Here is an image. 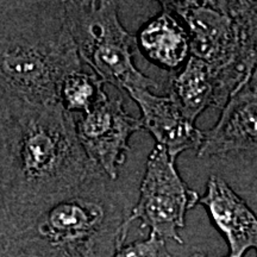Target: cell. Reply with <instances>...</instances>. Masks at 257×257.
<instances>
[{
    "mask_svg": "<svg viewBox=\"0 0 257 257\" xmlns=\"http://www.w3.org/2000/svg\"><path fill=\"white\" fill-rule=\"evenodd\" d=\"M98 172L85 184L24 212L6 249L14 257H113L124 245L133 207Z\"/></svg>",
    "mask_w": 257,
    "mask_h": 257,
    "instance_id": "obj_1",
    "label": "cell"
},
{
    "mask_svg": "<svg viewBox=\"0 0 257 257\" xmlns=\"http://www.w3.org/2000/svg\"><path fill=\"white\" fill-rule=\"evenodd\" d=\"M82 68L64 2L0 0V98L11 113L60 102L61 82Z\"/></svg>",
    "mask_w": 257,
    "mask_h": 257,
    "instance_id": "obj_2",
    "label": "cell"
},
{
    "mask_svg": "<svg viewBox=\"0 0 257 257\" xmlns=\"http://www.w3.org/2000/svg\"><path fill=\"white\" fill-rule=\"evenodd\" d=\"M6 144L14 224L24 212L100 172L80 143L73 114L61 102L25 105L12 112Z\"/></svg>",
    "mask_w": 257,
    "mask_h": 257,
    "instance_id": "obj_3",
    "label": "cell"
},
{
    "mask_svg": "<svg viewBox=\"0 0 257 257\" xmlns=\"http://www.w3.org/2000/svg\"><path fill=\"white\" fill-rule=\"evenodd\" d=\"M187 27L191 55L206 62L225 101L250 81L257 66V2H161Z\"/></svg>",
    "mask_w": 257,
    "mask_h": 257,
    "instance_id": "obj_4",
    "label": "cell"
},
{
    "mask_svg": "<svg viewBox=\"0 0 257 257\" xmlns=\"http://www.w3.org/2000/svg\"><path fill=\"white\" fill-rule=\"evenodd\" d=\"M119 2H64L69 30L82 63L120 91L156 89L157 83L134 63L135 36L120 23Z\"/></svg>",
    "mask_w": 257,
    "mask_h": 257,
    "instance_id": "obj_5",
    "label": "cell"
},
{
    "mask_svg": "<svg viewBox=\"0 0 257 257\" xmlns=\"http://www.w3.org/2000/svg\"><path fill=\"white\" fill-rule=\"evenodd\" d=\"M199 194L181 179L175 162L165 148L155 146L148 157L140 198L133 207L130 223L140 220L143 229L162 239L184 244L179 230L186 214L199 204Z\"/></svg>",
    "mask_w": 257,
    "mask_h": 257,
    "instance_id": "obj_6",
    "label": "cell"
},
{
    "mask_svg": "<svg viewBox=\"0 0 257 257\" xmlns=\"http://www.w3.org/2000/svg\"><path fill=\"white\" fill-rule=\"evenodd\" d=\"M142 128L140 118L125 111L120 96L105 98L76 120V134L89 161L112 181L130 152L131 136Z\"/></svg>",
    "mask_w": 257,
    "mask_h": 257,
    "instance_id": "obj_7",
    "label": "cell"
},
{
    "mask_svg": "<svg viewBox=\"0 0 257 257\" xmlns=\"http://www.w3.org/2000/svg\"><path fill=\"white\" fill-rule=\"evenodd\" d=\"M257 149V87L246 83L221 108L214 126L202 131L199 157Z\"/></svg>",
    "mask_w": 257,
    "mask_h": 257,
    "instance_id": "obj_8",
    "label": "cell"
},
{
    "mask_svg": "<svg viewBox=\"0 0 257 257\" xmlns=\"http://www.w3.org/2000/svg\"><path fill=\"white\" fill-rule=\"evenodd\" d=\"M126 93L140 107L142 128L152 135L156 146L165 148L174 162L180 154L200 148L202 131L169 94L160 96L148 89H127Z\"/></svg>",
    "mask_w": 257,
    "mask_h": 257,
    "instance_id": "obj_9",
    "label": "cell"
},
{
    "mask_svg": "<svg viewBox=\"0 0 257 257\" xmlns=\"http://www.w3.org/2000/svg\"><path fill=\"white\" fill-rule=\"evenodd\" d=\"M199 204L223 234L230 256L243 257L250 249L257 251L256 214L220 176L208 178L206 192L199 199Z\"/></svg>",
    "mask_w": 257,
    "mask_h": 257,
    "instance_id": "obj_10",
    "label": "cell"
},
{
    "mask_svg": "<svg viewBox=\"0 0 257 257\" xmlns=\"http://www.w3.org/2000/svg\"><path fill=\"white\" fill-rule=\"evenodd\" d=\"M136 46L153 64L165 70L179 69L191 57V38L168 9L162 10L137 31Z\"/></svg>",
    "mask_w": 257,
    "mask_h": 257,
    "instance_id": "obj_11",
    "label": "cell"
},
{
    "mask_svg": "<svg viewBox=\"0 0 257 257\" xmlns=\"http://www.w3.org/2000/svg\"><path fill=\"white\" fill-rule=\"evenodd\" d=\"M169 95L193 123L208 107L221 110L226 105L210 66L192 55L184 68L170 79Z\"/></svg>",
    "mask_w": 257,
    "mask_h": 257,
    "instance_id": "obj_12",
    "label": "cell"
},
{
    "mask_svg": "<svg viewBox=\"0 0 257 257\" xmlns=\"http://www.w3.org/2000/svg\"><path fill=\"white\" fill-rule=\"evenodd\" d=\"M104 83L93 72L79 69L68 74L61 82L59 100L69 113L85 114L107 98Z\"/></svg>",
    "mask_w": 257,
    "mask_h": 257,
    "instance_id": "obj_13",
    "label": "cell"
},
{
    "mask_svg": "<svg viewBox=\"0 0 257 257\" xmlns=\"http://www.w3.org/2000/svg\"><path fill=\"white\" fill-rule=\"evenodd\" d=\"M14 230V200L9 176L6 137H0V240H8Z\"/></svg>",
    "mask_w": 257,
    "mask_h": 257,
    "instance_id": "obj_14",
    "label": "cell"
},
{
    "mask_svg": "<svg viewBox=\"0 0 257 257\" xmlns=\"http://www.w3.org/2000/svg\"><path fill=\"white\" fill-rule=\"evenodd\" d=\"M113 257H172L167 248L166 240L150 234L147 239H140L121 248Z\"/></svg>",
    "mask_w": 257,
    "mask_h": 257,
    "instance_id": "obj_15",
    "label": "cell"
},
{
    "mask_svg": "<svg viewBox=\"0 0 257 257\" xmlns=\"http://www.w3.org/2000/svg\"><path fill=\"white\" fill-rule=\"evenodd\" d=\"M11 126V112L6 102L0 98V137H6Z\"/></svg>",
    "mask_w": 257,
    "mask_h": 257,
    "instance_id": "obj_16",
    "label": "cell"
},
{
    "mask_svg": "<svg viewBox=\"0 0 257 257\" xmlns=\"http://www.w3.org/2000/svg\"><path fill=\"white\" fill-rule=\"evenodd\" d=\"M0 257H14L6 249V240H0Z\"/></svg>",
    "mask_w": 257,
    "mask_h": 257,
    "instance_id": "obj_17",
    "label": "cell"
},
{
    "mask_svg": "<svg viewBox=\"0 0 257 257\" xmlns=\"http://www.w3.org/2000/svg\"><path fill=\"white\" fill-rule=\"evenodd\" d=\"M249 83H251L252 86H256V87H257V66H256L255 70H253V73H252V75H251V79H250Z\"/></svg>",
    "mask_w": 257,
    "mask_h": 257,
    "instance_id": "obj_18",
    "label": "cell"
},
{
    "mask_svg": "<svg viewBox=\"0 0 257 257\" xmlns=\"http://www.w3.org/2000/svg\"><path fill=\"white\" fill-rule=\"evenodd\" d=\"M191 257H207V255H205V253H200V252H195L194 255H192Z\"/></svg>",
    "mask_w": 257,
    "mask_h": 257,
    "instance_id": "obj_19",
    "label": "cell"
},
{
    "mask_svg": "<svg viewBox=\"0 0 257 257\" xmlns=\"http://www.w3.org/2000/svg\"><path fill=\"white\" fill-rule=\"evenodd\" d=\"M207 257H210V256H208V255H207ZM225 257H232V256H230V255H227V256H225Z\"/></svg>",
    "mask_w": 257,
    "mask_h": 257,
    "instance_id": "obj_20",
    "label": "cell"
}]
</instances>
